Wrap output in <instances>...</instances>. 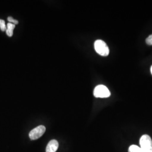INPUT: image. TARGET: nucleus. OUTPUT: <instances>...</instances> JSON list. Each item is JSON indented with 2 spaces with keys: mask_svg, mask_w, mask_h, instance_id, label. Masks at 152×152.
I'll return each mask as SVG.
<instances>
[{
  "mask_svg": "<svg viewBox=\"0 0 152 152\" xmlns=\"http://www.w3.org/2000/svg\"><path fill=\"white\" fill-rule=\"evenodd\" d=\"M145 41L147 45H152V34L150 35L148 37H147Z\"/></svg>",
  "mask_w": 152,
  "mask_h": 152,
  "instance_id": "9d476101",
  "label": "nucleus"
},
{
  "mask_svg": "<svg viewBox=\"0 0 152 152\" xmlns=\"http://www.w3.org/2000/svg\"><path fill=\"white\" fill-rule=\"evenodd\" d=\"M0 29L2 31H5L6 30L5 22L2 19H0Z\"/></svg>",
  "mask_w": 152,
  "mask_h": 152,
  "instance_id": "6e6552de",
  "label": "nucleus"
},
{
  "mask_svg": "<svg viewBox=\"0 0 152 152\" xmlns=\"http://www.w3.org/2000/svg\"><path fill=\"white\" fill-rule=\"evenodd\" d=\"M46 131V128L43 125L38 126L37 127L33 129L29 132V136L31 140H36L41 137L44 134Z\"/></svg>",
  "mask_w": 152,
  "mask_h": 152,
  "instance_id": "20e7f679",
  "label": "nucleus"
},
{
  "mask_svg": "<svg viewBox=\"0 0 152 152\" xmlns=\"http://www.w3.org/2000/svg\"><path fill=\"white\" fill-rule=\"evenodd\" d=\"M129 152H143L142 151L140 147H139L135 145H131L129 148Z\"/></svg>",
  "mask_w": 152,
  "mask_h": 152,
  "instance_id": "0eeeda50",
  "label": "nucleus"
},
{
  "mask_svg": "<svg viewBox=\"0 0 152 152\" xmlns=\"http://www.w3.org/2000/svg\"><path fill=\"white\" fill-rule=\"evenodd\" d=\"M94 95L96 98H108L110 96V92L105 86L100 85L95 88L94 90Z\"/></svg>",
  "mask_w": 152,
  "mask_h": 152,
  "instance_id": "7ed1b4c3",
  "label": "nucleus"
},
{
  "mask_svg": "<svg viewBox=\"0 0 152 152\" xmlns=\"http://www.w3.org/2000/svg\"><path fill=\"white\" fill-rule=\"evenodd\" d=\"M59 147V143L56 140H52L49 142L46 147V152H56Z\"/></svg>",
  "mask_w": 152,
  "mask_h": 152,
  "instance_id": "39448f33",
  "label": "nucleus"
},
{
  "mask_svg": "<svg viewBox=\"0 0 152 152\" xmlns=\"http://www.w3.org/2000/svg\"><path fill=\"white\" fill-rule=\"evenodd\" d=\"M151 73H152V66H151Z\"/></svg>",
  "mask_w": 152,
  "mask_h": 152,
  "instance_id": "9b49d317",
  "label": "nucleus"
},
{
  "mask_svg": "<svg viewBox=\"0 0 152 152\" xmlns=\"http://www.w3.org/2000/svg\"><path fill=\"white\" fill-rule=\"evenodd\" d=\"M94 48L96 53L102 56H107L109 54V49L107 45L101 39H98L95 42Z\"/></svg>",
  "mask_w": 152,
  "mask_h": 152,
  "instance_id": "f257e3e1",
  "label": "nucleus"
},
{
  "mask_svg": "<svg viewBox=\"0 0 152 152\" xmlns=\"http://www.w3.org/2000/svg\"><path fill=\"white\" fill-rule=\"evenodd\" d=\"M140 148L143 152H152V140L148 135H144L140 139Z\"/></svg>",
  "mask_w": 152,
  "mask_h": 152,
  "instance_id": "f03ea898",
  "label": "nucleus"
},
{
  "mask_svg": "<svg viewBox=\"0 0 152 152\" xmlns=\"http://www.w3.org/2000/svg\"><path fill=\"white\" fill-rule=\"evenodd\" d=\"M15 27V25L12 23H9L7 24V28H6V32L7 35L9 37L12 36L13 31H14V29Z\"/></svg>",
  "mask_w": 152,
  "mask_h": 152,
  "instance_id": "423d86ee",
  "label": "nucleus"
},
{
  "mask_svg": "<svg viewBox=\"0 0 152 152\" xmlns=\"http://www.w3.org/2000/svg\"><path fill=\"white\" fill-rule=\"evenodd\" d=\"M7 20H8V21L9 22H11V23H12V24H18V21L17 20H15V19H14L12 17H11V16H9L8 18H7Z\"/></svg>",
  "mask_w": 152,
  "mask_h": 152,
  "instance_id": "1a4fd4ad",
  "label": "nucleus"
}]
</instances>
